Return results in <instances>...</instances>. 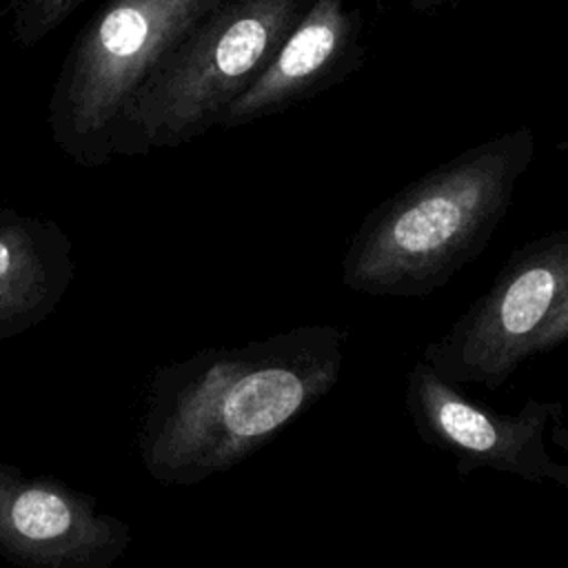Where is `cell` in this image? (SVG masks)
I'll return each instance as SVG.
<instances>
[{
	"label": "cell",
	"mask_w": 568,
	"mask_h": 568,
	"mask_svg": "<svg viewBox=\"0 0 568 568\" xmlns=\"http://www.w3.org/2000/svg\"><path fill=\"white\" fill-rule=\"evenodd\" d=\"M535 158V133L515 126L484 140L377 204L344 257L346 288L422 297L473 262L504 220Z\"/></svg>",
	"instance_id": "6da1fadb"
},
{
	"label": "cell",
	"mask_w": 568,
	"mask_h": 568,
	"mask_svg": "<svg viewBox=\"0 0 568 568\" xmlns=\"http://www.w3.org/2000/svg\"><path fill=\"white\" fill-rule=\"evenodd\" d=\"M313 0H224L135 89L115 118L104 162L186 144L266 69Z\"/></svg>",
	"instance_id": "7a4b0ae2"
},
{
	"label": "cell",
	"mask_w": 568,
	"mask_h": 568,
	"mask_svg": "<svg viewBox=\"0 0 568 568\" xmlns=\"http://www.w3.org/2000/svg\"><path fill=\"white\" fill-rule=\"evenodd\" d=\"M224 0H106L78 31L47 104L53 144L104 162L115 118L155 67Z\"/></svg>",
	"instance_id": "3957f363"
},
{
	"label": "cell",
	"mask_w": 568,
	"mask_h": 568,
	"mask_svg": "<svg viewBox=\"0 0 568 568\" xmlns=\"http://www.w3.org/2000/svg\"><path fill=\"white\" fill-rule=\"evenodd\" d=\"M344 339L337 326H297L211 357L193 395V455L231 464L297 422L337 384Z\"/></svg>",
	"instance_id": "277c9868"
},
{
	"label": "cell",
	"mask_w": 568,
	"mask_h": 568,
	"mask_svg": "<svg viewBox=\"0 0 568 568\" xmlns=\"http://www.w3.org/2000/svg\"><path fill=\"white\" fill-rule=\"evenodd\" d=\"M568 342V231L515 248L490 288L422 359L448 384L495 390L532 355Z\"/></svg>",
	"instance_id": "5b68a950"
},
{
	"label": "cell",
	"mask_w": 568,
	"mask_h": 568,
	"mask_svg": "<svg viewBox=\"0 0 568 568\" xmlns=\"http://www.w3.org/2000/svg\"><path fill=\"white\" fill-rule=\"evenodd\" d=\"M404 402L419 439L450 453L459 475L490 468L568 488V462L546 448L548 428L564 424L559 399L528 397L517 413H499L466 397L419 357L406 373Z\"/></svg>",
	"instance_id": "8992f818"
},
{
	"label": "cell",
	"mask_w": 568,
	"mask_h": 568,
	"mask_svg": "<svg viewBox=\"0 0 568 568\" xmlns=\"http://www.w3.org/2000/svg\"><path fill=\"white\" fill-rule=\"evenodd\" d=\"M362 11L346 0H313L266 69L231 102L217 126L235 129L282 113L351 75L364 62Z\"/></svg>",
	"instance_id": "52a82bcc"
},
{
	"label": "cell",
	"mask_w": 568,
	"mask_h": 568,
	"mask_svg": "<svg viewBox=\"0 0 568 568\" xmlns=\"http://www.w3.org/2000/svg\"><path fill=\"white\" fill-rule=\"evenodd\" d=\"M11 521L22 537L42 541L53 539L69 528L71 510L60 495L42 488H29L18 495L11 508Z\"/></svg>",
	"instance_id": "ba28073f"
},
{
	"label": "cell",
	"mask_w": 568,
	"mask_h": 568,
	"mask_svg": "<svg viewBox=\"0 0 568 568\" xmlns=\"http://www.w3.org/2000/svg\"><path fill=\"white\" fill-rule=\"evenodd\" d=\"M87 0H13L11 36L16 42L31 47L55 31Z\"/></svg>",
	"instance_id": "9c48e42d"
},
{
	"label": "cell",
	"mask_w": 568,
	"mask_h": 568,
	"mask_svg": "<svg viewBox=\"0 0 568 568\" xmlns=\"http://www.w3.org/2000/svg\"><path fill=\"white\" fill-rule=\"evenodd\" d=\"M22 233L20 231H7L0 229V284L7 280L11 268L16 266L22 248Z\"/></svg>",
	"instance_id": "30bf717a"
},
{
	"label": "cell",
	"mask_w": 568,
	"mask_h": 568,
	"mask_svg": "<svg viewBox=\"0 0 568 568\" xmlns=\"http://www.w3.org/2000/svg\"><path fill=\"white\" fill-rule=\"evenodd\" d=\"M550 439L555 446H559L568 455V428L564 424H555L550 428Z\"/></svg>",
	"instance_id": "8fae6325"
},
{
	"label": "cell",
	"mask_w": 568,
	"mask_h": 568,
	"mask_svg": "<svg viewBox=\"0 0 568 568\" xmlns=\"http://www.w3.org/2000/svg\"><path fill=\"white\" fill-rule=\"evenodd\" d=\"M413 9H419V11H430L435 7H439L444 0H406Z\"/></svg>",
	"instance_id": "7c38bea8"
}]
</instances>
